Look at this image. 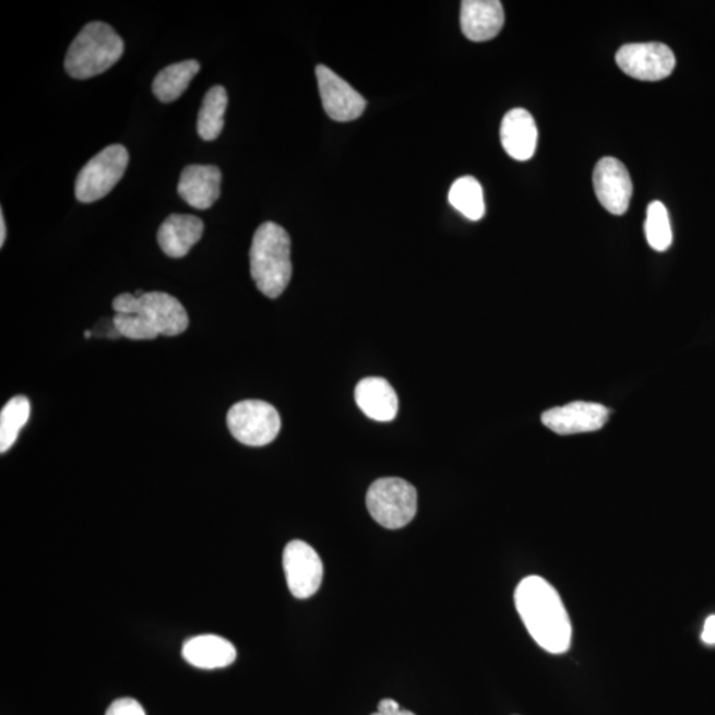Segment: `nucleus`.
I'll list each match as a JSON object with an SVG mask.
<instances>
[{
	"mask_svg": "<svg viewBox=\"0 0 715 715\" xmlns=\"http://www.w3.org/2000/svg\"><path fill=\"white\" fill-rule=\"evenodd\" d=\"M515 608L528 633L540 648L552 655L570 650L572 625L561 596L544 577L522 580L514 594Z\"/></svg>",
	"mask_w": 715,
	"mask_h": 715,
	"instance_id": "f257e3e1",
	"label": "nucleus"
},
{
	"mask_svg": "<svg viewBox=\"0 0 715 715\" xmlns=\"http://www.w3.org/2000/svg\"><path fill=\"white\" fill-rule=\"evenodd\" d=\"M251 275L261 294L277 298L291 278L290 238L273 222L261 224L254 233L251 251Z\"/></svg>",
	"mask_w": 715,
	"mask_h": 715,
	"instance_id": "f03ea898",
	"label": "nucleus"
},
{
	"mask_svg": "<svg viewBox=\"0 0 715 715\" xmlns=\"http://www.w3.org/2000/svg\"><path fill=\"white\" fill-rule=\"evenodd\" d=\"M123 47L122 37L109 24L88 23L68 49L65 71L73 79L95 78L121 59Z\"/></svg>",
	"mask_w": 715,
	"mask_h": 715,
	"instance_id": "7ed1b4c3",
	"label": "nucleus"
},
{
	"mask_svg": "<svg viewBox=\"0 0 715 715\" xmlns=\"http://www.w3.org/2000/svg\"><path fill=\"white\" fill-rule=\"evenodd\" d=\"M117 314H136L159 335L176 337L188 331L189 314L183 305L165 291H147L141 297L122 294L114 301Z\"/></svg>",
	"mask_w": 715,
	"mask_h": 715,
	"instance_id": "20e7f679",
	"label": "nucleus"
},
{
	"mask_svg": "<svg viewBox=\"0 0 715 715\" xmlns=\"http://www.w3.org/2000/svg\"><path fill=\"white\" fill-rule=\"evenodd\" d=\"M366 505L379 525L395 531L407 526L415 519L418 492L403 478H379L371 484L366 494Z\"/></svg>",
	"mask_w": 715,
	"mask_h": 715,
	"instance_id": "39448f33",
	"label": "nucleus"
},
{
	"mask_svg": "<svg viewBox=\"0 0 715 715\" xmlns=\"http://www.w3.org/2000/svg\"><path fill=\"white\" fill-rule=\"evenodd\" d=\"M129 164V153L126 146L110 145L93 157L76 179L78 201L92 203L109 194L120 182Z\"/></svg>",
	"mask_w": 715,
	"mask_h": 715,
	"instance_id": "423d86ee",
	"label": "nucleus"
},
{
	"mask_svg": "<svg viewBox=\"0 0 715 715\" xmlns=\"http://www.w3.org/2000/svg\"><path fill=\"white\" fill-rule=\"evenodd\" d=\"M227 426L241 444L264 446L277 438L282 418L277 409L263 401L236 403L227 415Z\"/></svg>",
	"mask_w": 715,
	"mask_h": 715,
	"instance_id": "0eeeda50",
	"label": "nucleus"
},
{
	"mask_svg": "<svg viewBox=\"0 0 715 715\" xmlns=\"http://www.w3.org/2000/svg\"><path fill=\"white\" fill-rule=\"evenodd\" d=\"M617 63L628 76L640 81H660L676 67L675 53L662 43H636L619 49Z\"/></svg>",
	"mask_w": 715,
	"mask_h": 715,
	"instance_id": "6e6552de",
	"label": "nucleus"
},
{
	"mask_svg": "<svg viewBox=\"0 0 715 715\" xmlns=\"http://www.w3.org/2000/svg\"><path fill=\"white\" fill-rule=\"evenodd\" d=\"M286 583L297 599H308L320 589L323 564L312 546L303 540H291L283 556Z\"/></svg>",
	"mask_w": 715,
	"mask_h": 715,
	"instance_id": "1a4fd4ad",
	"label": "nucleus"
},
{
	"mask_svg": "<svg viewBox=\"0 0 715 715\" xmlns=\"http://www.w3.org/2000/svg\"><path fill=\"white\" fill-rule=\"evenodd\" d=\"M315 76L319 81L322 107L332 120L350 122L362 116L366 99L349 83L325 65L315 68Z\"/></svg>",
	"mask_w": 715,
	"mask_h": 715,
	"instance_id": "9d476101",
	"label": "nucleus"
},
{
	"mask_svg": "<svg viewBox=\"0 0 715 715\" xmlns=\"http://www.w3.org/2000/svg\"><path fill=\"white\" fill-rule=\"evenodd\" d=\"M594 189L603 207L612 215H624L630 207L633 184L627 167L617 158L606 157L594 170Z\"/></svg>",
	"mask_w": 715,
	"mask_h": 715,
	"instance_id": "9b49d317",
	"label": "nucleus"
},
{
	"mask_svg": "<svg viewBox=\"0 0 715 715\" xmlns=\"http://www.w3.org/2000/svg\"><path fill=\"white\" fill-rule=\"evenodd\" d=\"M608 408L598 403L574 402L549 409L543 415L544 425L558 434L595 432L605 427Z\"/></svg>",
	"mask_w": 715,
	"mask_h": 715,
	"instance_id": "f8f14e48",
	"label": "nucleus"
},
{
	"mask_svg": "<svg viewBox=\"0 0 715 715\" xmlns=\"http://www.w3.org/2000/svg\"><path fill=\"white\" fill-rule=\"evenodd\" d=\"M222 172L213 165H191L180 174L178 194L192 208L208 210L221 196Z\"/></svg>",
	"mask_w": 715,
	"mask_h": 715,
	"instance_id": "ddd939ff",
	"label": "nucleus"
},
{
	"mask_svg": "<svg viewBox=\"0 0 715 715\" xmlns=\"http://www.w3.org/2000/svg\"><path fill=\"white\" fill-rule=\"evenodd\" d=\"M462 29L472 41H488L500 34L505 23V12L499 0H464L462 3Z\"/></svg>",
	"mask_w": 715,
	"mask_h": 715,
	"instance_id": "4468645a",
	"label": "nucleus"
},
{
	"mask_svg": "<svg viewBox=\"0 0 715 715\" xmlns=\"http://www.w3.org/2000/svg\"><path fill=\"white\" fill-rule=\"evenodd\" d=\"M500 135L503 151L515 160H528L536 153L538 129L533 116L525 109L508 111L501 123Z\"/></svg>",
	"mask_w": 715,
	"mask_h": 715,
	"instance_id": "2eb2a0df",
	"label": "nucleus"
},
{
	"mask_svg": "<svg viewBox=\"0 0 715 715\" xmlns=\"http://www.w3.org/2000/svg\"><path fill=\"white\" fill-rule=\"evenodd\" d=\"M204 223L194 215L174 214L158 229L160 250L171 259H182L202 239Z\"/></svg>",
	"mask_w": 715,
	"mask_h": 715,
	"instance_id": "dca6fc26",
	"label": "nucleus"
},
{
	"mask_svg": "<svg viewBox=\"0 0 715 715\" xmlns=\"http://www.w3.org/2000/svg\"><path fill=\"white\" fill-rule=\"evenodd\" d=\"M356 402L360 412L377 421L394 420L400 409L395 390L384 378L362 379L356 388Z\"/></svg>",
	"mask_w": 715,
	"mask_h": 715,
	"instance_id": "f3484780",
	"label": "nucleus"
},
{
	"mask_svg": "<svg viewBox=\"0 0 715 715\" xmlns=\"http://www.w3.org/2000/svg\"><path fill=\"white\" fill-rule=\"evenodd\" d=\"M182 656L192 667L213 670L229 667L238 657V652L227 639L201 635L184 643Z\"/></svg>",
	"mask_w": 715,
	"mask_h": 715,
	"instance_id": "a211bd4d",
	"label": "nucleus"
},
{
	"mask_svg": "<svg viewBox=\"0 0 715 715\" xmlns=\"http://www.w3.org/2000/svg\"><path fill=\"white\" fill-rule=\"evenodd\" d=\"M201 70L196 60H184L164 68L153 81V93L162 103L176 102Z\"/></svg>",
	"mask_w": 715,
	"mask_h": 715,
	"instance_id": "6ab92c4d",
	"label": "nucleus"
},
{
	"mask_svg": "<svg viewBox=\"0 0 715 715\" xmlns=\"http://www.w3.org/2000/svg\"><path fill=\"white\" fill-rule=\"evenodd\" d=\"M228 107L227 91L215 85L204 95L198 116V133L204 141H214L224 128V115Z\"/></svg>",
	"mask_w": 715,
	"mask_h": 715,
	"instance_id": "aec40b11",
	"label": "nucleus"
},
{
	"mask_svg": "<svg viewBox=\"0 0 715 715\" xmlns=\"http://www.w3.org/2000/svg\"><path fill=\"white\" fill-rule=\"evenodd\" d=\"M450 203L469 221H480L485 215L484 191L474 177L458 178L450 190Z\"/></svg>",
	"mask_w": 715,
	"mask_h": 715,
	"instance_id": "412c9836",
	"label": "nucleus"
},
{
	"mask_svg": "<svg viewBox=\"0 0 715 715\" xmlns=\"http://www.w3.org/2000/svg\"><path fill=\"white\" fill-rule=\"evenodd\" d=\"M31 404L26 396H15L0 413V452L5 453L15 444L22 428L27 425Z\"/></svg>",
	"mask_w": 715,
	"mask_h": 715,
	"instance_id": "4be33fe9",
	"label": "nucleus"
},
{
	"mask_svg": "<svg viewBox=\"0 0 715 715\" xmlns=\"http://www.w3.org/2000/svg\"><path fill=\"white\" fill-rule=\"evenodd\" d=\"M646 241L657 252L667 251L674 240L667 207L662 202H652L646 210L644 224Z\"/></svg>",
	"mask_w": 715,
	"mask_h": 715,
	"instance_id": "5701e85b",
	"label": "nucleus"
},
{
	"mask_svg": "<svg viewBox=\"0 0 715 715\" xmlns=\"http://www.w3.org/2000/svg\"><path fill=\"white\" fill-rule=\"evenodd\" d=\"M115 327L122 337L134 341H148L158 337V333L136 314H116Z\"/></svg>",
	"mask_w": 715,
	"mask_h": 715,
	"instance_id": "b1692460",
	"label": "nucleus"
},
{
	"mask_svg": "<svg viewBox=\"0 0 715 715\" xmlns=\"http://www.w3.org/2000/svg\"><path fill=\"white\" fill-rule=\"evenodd\" d=\"M105 715H146L145 708L134 699H120L114 702Z\"/></svg>",
	"mask_w": 715,
	"mask_h": 715,
	"instance_id": "393cba45",
	"label": "nucleus"
},
{
	"mask_svg": "<svg viewBox=\"0 0 715 715\" xmlns=\"http://www.w3.org/2000/svg\"><path fill=\"white\" fill-rule=\"evenodd\" d=\"M702 642L708 645L715 644V615H712L705 621L704 631H702Z\"/></svg>",
	"mask_w": 715,
	"mask_h": 715,
	"instance_id": "a878e982",
	"label": "nucleus"
},
{
	"mask_svg": "<svg viewBox=\"0 0 715 715\" xmlns=\"http://www.w3.org/2000/svg\"><path fill=\"white\" fill-rule=\"evenodd\" d=\"M401 705L393 699H384L378 704V712L394 713L401 711Z\"/></svg>",
	"mask_w": 715,
	"mask_h": 715,
	"instance_id": "bb28decb",
	"label": "nucleus"
},
{
	"mask_svg": "<svg viewBox=\"0 0 715 715\" xmlns=\"http://www.w3.org/2000/svg\"><path fill=\"white\" fill-rule=\"evenodd\" d=\"M5 236H8V228H5L3 211L0 213V246H4Z\"/></svg>",
	"mask_w": 715,
	"mask_h": 715,
	"instance_id": "cd10ccee",
	"label": "nucleus"
},
{
	"mask_svg": "<svg viewBox=\"0 0 715 715\" xmlns=\"http://www.w3.org/2000/svg\"><path fill=\"white\" fill-rule=\"evenodd\" d=\"M371 715H416V714H414L413 712H409V711H403V708H401V711H397V712H394V713L377 712V713L371 714Z\"/></svg>",
	"mask_w": 715,
	"mask_h": 715,
	"instance_id": "c85d7f7f",
	"label": "nucleus"
},
{
	"mask_svg": "<svg viewBox=\"0 0 715 715\" xmlns=\"http://www.w3.org/2000/svg\"><path fill=\"white\" fill-rule=\"evenodd\" d=\"M92 337V334L90 332H85V338Z\"/></svg>",
	"mask_w": 715,
	"mask_h": 715,
	"instance_id": "c756f323",
	"label": "nucleus"
}]
</instances>
